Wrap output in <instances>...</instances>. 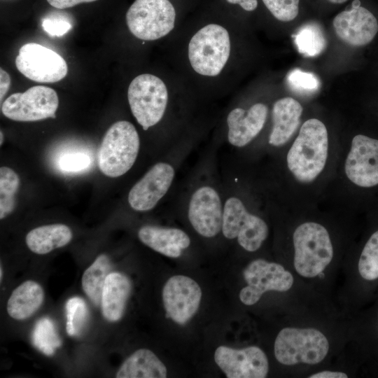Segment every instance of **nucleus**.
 I'll return each mask as SVG.
<instances>
[{"mask_svg":"<svg viewBox=\"0 0 378 378\" xmlns=\"http://www.w3.org/2000/svg\"><path fill=\"white\" fill-rule=\"evenodd\" d=\"M328 136L325 125L312 118L302 125L287 155V164L301 183L313 181L323 169L328 158Z\"/></svg>","mask_w":378,"mask_h":378,"instance_id":"obj_1","label":"nucleus"},{"mask_svg":"<svg viewBox=\"0 0 378 378\" xmlns=\"http://www.w3.org/2000/svg\"><path fill=\"white\" fill-rule=\"evenodd\" d=\"M140 147L139 134L130 122L113 123L103 137L97 153L98 166L106 176L117 178L134 165Z\"/></svg>","mask_w":378,"mask_h":378,"instance_id":"obj_2","label":"nucleus"},{"mask_svg":"<svg viewBox=\"0 0 378 378\" xmlns=\"http://www.w3.org/2000/svg\"><path fill=\"white\" fill-rule=\"evenodd\" d=\"M294 267L300 276L314 278L321 274L331 262L333 247L326 227L307 222L293 233Z\"/></svg>","mask_w":378,"mask_h":378,"instance_id":"obj_3","label":"nucleus"},{"mask_svg":"<svg viewBox=\"0 0 378 378\" xmlns=\"http://www.w3.org/2000/svg\"><path fill=\"white\" fill-rule=\"evenodd\" d=\"M326 335L313 328L286 327L278 333L274 345L276 359L285 365L321 363L329 351Z\"/></svg>","mask_w":378,"mask_h":378,"instance_id":"obj_4","label":"nucleus"},{"mask_svg":"<svg viewBox=\"0 0 378 378\" xmlns=\"http://www.w3.org/2000/svg\"><path fill=\"white\" fill-rule=\"evenodd\" d=\"M227 30L218 24L199 29L188 44V59L193 70L205 76H216L222 71L230 55Z\"/></svg>","mask_w":378,"mask_h":378,"instance_id":"obj_5","label":"nucleus"},{"mask_svg":"<svg viewBox=\"0 0 378 378\" xmlns=\"http://www.w3.org/2000/svg\"><path fill=\"white\" fill-rule=\"evenodd\" d=\"M127 99L136 120L144 130H147L162 119L167 106L168 92L160 78L144 74L131 81Z\"/></svg>","mask_w":378,"mask_h":378,"instance_id":"obj_6","label":"nucleus"},{"mask_svg":"<svg viewBox=\"0 0 378 378\" xmlns=\"http://www.w3.org/2000/svg\"><path fill=\"white\" fill-rule=\"evenodd\" d=\"M176 8L170 0H135L126 13L130 32L144 41L167 35L174 27Z\"/></svg>","mask_w":378,"mask_h":378,"instance_id":"obj_7","label":"nucleus"},{"mask_svg":"<svg viewBox=\"0 0 378 378\" xmlns=\"http://www.w3.org/2000/svg\"><path fill=\"white\" fill-rule=\"evenodd\" d=\"M222 233L228 239H237L246 251L260 248L268 236L267 223L246 208L242 200L234 195L224 199Z\"/></svg>","mask_w":378,"mask_h":378,"instance_id":"obj_8","label":"nucleus"},{"mask_svg":"<svg viewBox=\"0 0 378 378\" xmlns=\"http://www.w3.org/2000/svg\"><path fill=\"white\" fill-rule=\"evenodd\" d=\"M224 199L216 184L197 183L190 192L186 203L188 219L202 237L212 238L222 230Z\"/></svg>","mask_w":378,"mask_h":378,"instance_id":"obj_9","label":"nucleus"},{"mask_svg":"<svg viewBox=\"0 0 378 378\" xmlns=\"http://www.w3.org/2000/svg\"><path fill=\"white\" fill-rule=\"evenodd\" d=\"M247 286L239 292V299L246 305L258 302L270 290L285 292L291 288L294 279L281 265L263 259L251 261L243 271Z\"/></svg>","mask_w":378,"mask_h":378,"instance_id":"obj_10","label":"nucleus"},{"mask_svg":"<svg viewBox=\"0 0 378 378\" xmlns=\"http://www.w3.org/2000/svg\"><path fill=\"white\" fill-rule=\"evenodd\" d=\"M58 105V96L53 89L37 85L10 95L3 102L1 112L15 121L33 122L55 118Z\"/></svg>","mask_w":378,"mask_h":378,"instance_id":"obj_11","label":"nucleus"},{"mask_svg":"<svg viewBox=\"0 0 378 378\" xmlns=\"http://www.w3.org/2000/svg\"><path fill=\"white\" fill-rule=\"evenodd\" d=\"M18 71L38 83H55L68 71L65 59L54 50L36 43H28L19 50L15 58Z\"/></svg>","mask_w":378,"mask_h":378,"instance_id":"obj_12","label":"nucleus"},{"mask_svg":"<svg viewBox=\"0 0 378 378\" xmlns=\"http://www.w3.org/2000/svg\"><path fill=\"white\" fill-rule=\"evenodd\" d=\"M176 174L174 162L155 163L130 189L127 197L130 207L141 212L153 209L169 190Z\"/></svg>","mask_w":378,"mask_h":378,"instance_id":"obj_13","label":"nucleus"},{"mask_svg":"<svg viewBox=\"0 0 378 378\" xmlns=\"http://www.w3.org/2000/svg\"><path fill=\"white\" fill-rule=\"evenodd\" d=\"M201 298V288L194 279L184 275L172 276L162 289L165 316L179 325L186 324L197 312Z\"/></svg>","mask_w":378,"mask_h":378,"instance_id":"obj_14","label":"nucleus"},{"mask_svg":"<svg viewBox=\"0 0 378 378\" xmlns=\"http://www.w3.org/2000/svg\"><path fill=\"white\" fill-rule=\"evenodd\" d=\"M214 360L227 378H265L269 371L267 357L256 346L241 349L220 346Z\"/></svg>","mask_w":378,"mask_h":378,"instance_id":"obj_15","label":"nucleus"},{"mask_svg":"<svg viewBox=\"0 0 378 378\" xmlns=\"http://www.w3.org/2000/svg\"><path fill=\"white\" fill-rule=\"evenodd\" d=\"M345 173L354 184L364 188L378 184V140L358 134L351 141Z\"/></svg>","mask_w":378,"mask_h":378,"instance_id":"obj_16","label":"nucleus"},{"mask_svg":"<svg viewBox=\"0 0 378 378\" xmlns=\"http://www.w3.org/2000/svg\"><path fill=\"white\" fill-rule=\"evenodd\" d=\"M337 36L347 44L363 46L370 43L378 31V22L374 15L354 0L351 8L337 14L333 20Z\"/></svg>","mask_w":378,"mask_h":378,"instance_id":"obj_17","label":"nucleus"},{"mask_svg":"<svg viewBox=\"0 0 378 378\" xmlns=\"http://www.w3.org/2000/svg\"><path fill=\"white\" fill-rule=\"evenodd\" d=\"M268 114L262 103L252 105L248 109L234 108L227 114V141L237 148H242L253 140L262 130Z\"/></svg>","mask_w":378,"mask_h":378,"instance_id":"obj_18","label":"nucleus"},{"mask_svg":"<svg viewBox=\"0 0 378 378\" xmlns=\"http://www.w3.org/2000/svg\"><path fill=\"white\" fill-rule=\"evenodd\" d=\"M138 237L155 251L172 258L180 257L190 245L188 234L176 227L144 225L139 230Z\"/></svg>","mask_w":378,"mask_h":378,"instance_id":"obj_19","label":"nucleus"},{"mask_svg":"<svg viewBox=\"0 0 378 378\" xmlns=\"http://www.w3.org/2000/svg\"><path fill=\"white\" fill-rule=\"evenodd\" d=\"M302 111L301 104L292 97L276 101L272 111L273 125L269 144L278 147L287 143L300 125Z\"/></svg>","mask_w":378,"mask_h":378,"instance_id":"obj_20","label":"nucleus"},{"mask_svg":"<svg viewBox=\"0 0 378 378\" xmlns=\"http://www.w3.org/2000/svg\"><path fill=\"white\" fill-rule=\"evenodd\" d=\"M131 292L132 282L126 275L117 272L108 274L101 300L102 312L106 320L116 322L121 319Z\"/></svg>","mask_w":378,"mask_h":378,"instance_id":"obj_21","label":"nucleus"},{"mask_svg":"<svg viewBox=\"0 0 378 378\" xmlns=\"http://www.w3.org/2000/svg\"><path fill=\"white\" fill-rule=\"evenodd\" d=\"M44 291L37 282L28 280L15 288L7 302V312L15 320L31 316L42 305Z\"/></svg>","mask_w":378,"mask_h":378,"instance_id":"obj_22","label":"nucleus"},{"mask_svg":"<svg viewBox=\"0 0 378 378\" xmlns=\"http://www.w3.org/2000/svg\"><path fill=\"white\" fill-rule=\"evenodd\" d=\"M167 368L150 350L139 349L131 354L116 372V378H164Z\"/></svg>","mask_w":378,"mask_h":378,"instance_id":"obj_23","label":"nucleus"},{"mask_svg":"<svg viewBox=\"0 0 378 378\" xmlns=\"http://www.w3.org/2000/svg\"><path fill=\"white\" fill-rule=\"evenodd\" d=\"M73 234L64 224L56 223L37 227L25 238L27 246L34 253L43 255L69 244Z\"/></svg>","mask_w":378,"mask_h":378,"instance_id":"obj_24","label":"nucleus"},{"mask_svg":"<svg viewBox=\"0 0 378 378\" xmlns=\"http://www.w3.org/2000/svg\"><path fill=\"white\" fill-rule=\"evenodd\" d=\"M111 263L106 254H101L85 270L82 279V288L86 295L96 306L101 304L104 285L109 274Z\"/></svg>","mask_w":378,"mask_h":378,"instance_id":"obj_25","label":"nucleus"},{"mask_svg":"<svg viewBox=\"0 0 378 378\" xmlns=\"http://www.w3.org/2000/svg\"><path fill=\"white\" fill-rule=\"evenodd\" d=\"M293 37L298 51L304 57H316L326 46L327 41L322 29L314 22L301 26Z\"/></svg>","mask_w":378,"mask_h":378,"instance_id":"obj_26","label":"nucleus"},{"mask_svg":"<svg viewBox=\"0 0 378 378\" xmlns=\"http://www.w3.org/2000/svg\"><path fill=\"white\" fill-rule=\"evenodd\" d=\"M20 180L12 169L7 167L0 168V219L10 215L15 209L16 195Z\"/></svg>","mask_w":378,"mask_h":378,"instance_id":"obj_27","label":"nucleus"},{"mask_svg":"<svg viewBox=\"0 0 378 378\" xmlns=\"http://www.w3.org/2000/svg\"><path fill=\"white\" fill-rule=\"evenodd\" d=\"M34 345L46 356H51L62 345L52 320L48 317L40 318L36 323L31 337Z\"/></svg>","mask_w":378,"mask_h":378,"instance_id":"obj_28","label":"nucleus"},{"mask_svg":"<svg viewBox=\"0 0 378 378\" xmlns=\"http://www.w3.org/2000/svg\"><path fill=\"white\" fill-rule=\"evenodd\" d=\"M361 278L368 281L378 280V230L365 244L358 262Z\"/></svg>","mask_w":378,"mask_h":378,"instance_id":"obj_29","label":"nucleus"},{"mask_svg":"<svg viewBox=\"0 0 378 378\" xmlns=\"http://www.w3.org/2000/svg\"><path fill=\"white\" fill-rule=\"evenodd\" d=\"M66 330L70 336L80 334L88 316V309L85 301L79 297L69 298L65 305Z\"/></svg>","mask_w":378,"mask_h":378,"instance_id":"obj_30","label":"nucleus"},{"mask_svg":"<svg viewBox=\"0 0 378 378\" xmlns=\"http://www.w3.org/2000/svg\"><path fill=\"white\" fill-rule=\"evenodd\" d=\"M286 80L293 90L300 93H313L320 88L319 79L315 74L299 69L290 71L286 76Z\"/></svg>","mask_w":378,"mask_h":378,"instance_id":"obj_31","label":"nucleus"},{"mask_svg":"<svg viewBox=\"0 0 378 378\" xmlns=\"http://www.w3.org/2000/svg\"><path fill=\"white\" fill-rule=\"evenodd\" d=\"M262 1L272 15L280 21H291L294 20L298 14L300 0Z\"/></svg>","mask_w":378,"mask_h":378,"instance_id":"obj_32","label":"nucleus"},{"mask_svg":"<svg viewBox=\"0 0 378 378\" xmlns=\"http://www.w3.org/2000/svg\"><path fill=\"white\" fill-rule=\"evenodd\" d=\"M91 164L90 157L83 153H73L63 155L58 161V167L67 173L80 172L86 169Z\"/></svg>","mask_w":378,"mask_h":378,"instance_id":"obj_33","label":"nucleus"},{"mask_svg":"<svg viewBox=\"0 0 378 378\" xmlns=\"http://www.w3.org/2000/svg\"><path fill=\"white\" fill-rule=\"evenodd\" d=\"M41 26L43 29L50 36H62L72 27L71 22L60 16H50L44 18Z\"/></svg>","mask_w":378,"mask_h":378,"instance_id":"obj_34","label":"nucleus"},{"mask_svg":"<svg viewBox=\"0 0 378 378\" xmlns=\"http://www.w3.org/2000/svg\"><path fill=\"white\" fill-rule=\"evenodd\" d=\"M95 1L97 0H47L50 5L59 9L71 8L81 3H89Z\"/></svg>","mask_w":378,"mask_h":378,"instance_id":"obj_35","label":"nucleus"},{"mask_svg":"<svg viewBox=\"0 0 378 378\" xmlns=\"http://www.w3.org/2000/svg\"><path fill=\"white\" fill-rule=\"evenodd\" d=\"M10 84V78L9 74L3 69H0V100L2 102L3 98L7 93Z\"/></svg>","mask_w":378,"mask_h":378,"instance_id":"obj_36","label":"nucleus"},{"mask_svg":"<svg viewBox=\"0 0 378 378\" xmlns=\"http://www.w3.org/2000/svg\"><path fill=\"white\" fill-rule=\"evenodd\" d=\"M230 4L239 5L246 11H253L258 7V0H225Z\"/></svg>","mask_w":378,"mask_h":378,"instance_id":"obj_37","label":"nucleus"},{"mask_svg":"<svg viewBox=\"0 0 378 378\" xmlns=\"http://www.w3.org/2000/svg\"><path fill=\"white\" fill-rule=\"evenodd\" d=\"M348 375L342 372L324 370L309 376V378H346Z\"/></svg>","mask_w":378,"mask_h":378,"instance_id":"obj_38","label":"nucleus"},{"mask_svg":"<svg viewBox=\"0 0 378 378\" xmlns=\"http://www.w3.org/2000/svg\"><path fill=\"white\" fill-rule=\"evenodd\" d=\"M328 1L332 4H343L348 0H328Z\"/></svg>","mask_w":378,"mask_h":378,"instance_id":"obj_39","label":"nucleus"},{"mask_svg":"<svg viewBox=\"0 0 378 378\" xmlns=\"http://www.w3.org/2000/svg\"><path fill=\"white\" fill-rule=\"evenodd\" d=\"M2 270H3V269H2V267L1 265V267H0V277H1L0 279H1V281L2 280V276H3Z\"/></svg>","mask_w":378,"mask_h":378,"instance_id":"obj_40","label":"nucleus"},{"mask_svg":"<svg viewBox=\"0 0 378 378\" xmlns=\"http://www.w3.org/2000/svg\"><path fill=\"white\" fill-rule=\"evenodd\" d=\"M0 134H1V142H0V144H1V145H2L3 140H4V136H3V132L1 131Z\"/></svg>","mask_w":378,"mask_h":378,"instance_id":"obj_41","label":"nucleus"},{"mask_svg":"<svg viewBox=\"0 0 378 378\" xmlns=\"http://www.w3.org/2000/svg\"><path fill=\"white\" fill-rule=\"evenodd\" d=\"M377 318H378V312H377Z\"/></svg>","mask_w":378,"mask_h":378,"instance_id":"obj_42","label":"nucleus"}]
</instances>
